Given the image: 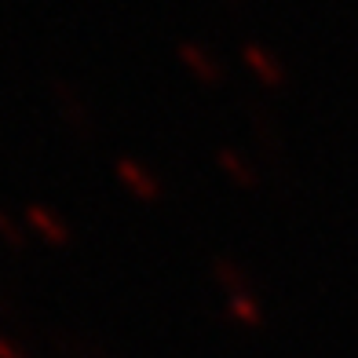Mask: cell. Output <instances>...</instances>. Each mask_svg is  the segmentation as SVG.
Instances as JSON below:
<instances>
[{
  "instance_id": "3957f363",
  "label": "cell",
  "mask_w": 358,
  "mask_h": 358,
  "mask_svg": "<svg viewBox=\"0 0 358 358\" xmlns=\"http://www.w3.org/2000/svg\"><path fill=\"white\" fill-rule=\"evenodd\" d=\"M241 59H245V66L256 73L259 85H267V88H282V85H285V66L267 52V48L245 44V48H241Z\"/></svg>"
},
{
  "instance_id": "7a4b0ae2",
  "label": "cell",
  "mask_w": 358,
  "mask_h": 358,
  "mask_svg": "<svg viewBox=\"0 0 358 358\" xmlns=\"http://www.w3.org/2000/svg\"><path fill=\"white\" fill-rule=\"evenodd\" d=\"M22 223L29 227V234H37L41 241H48V245H66L70 241V223L62 220L55 208H48V205H26V216Z\"/></svg>"
},
{
  "instance_id": "277c9868",
  "label": "cell",
  "mask_w": 358,
  "mask_h": 358,
  "mask_svg": "<svg viewBox=\"0 0 358 358\" xmlns=\"http://www.w3.org/2000/svg\"><path fill=\"white\" fill-rule=\"evenodd\" d=\"M176 55H179V62H183V66H187L194 77L201 80V85H220V77H223V73H220V66L213 62V55H208L201 44L183 41V44L176 48Z\"/></svg>"
},
{
  "instance_id": "30bf717a",
  "label": "cell",
  "mask_w": 358,
  "mask_h": 358,
  "mask_svg": "<svg viewBox=\"0 0 358 358\" xmlns=\"http://www.w3.org/2000/svg\"><path fill=\"white\" fill-rule=\"evenodd\" d=\"M227 4H241V0H227Z\"/></svg>"
},
{
  "instance_id": "9c48e42d",
  "label": "cell",
  "mask_w": 358,
  "mask_h": 358,
  "mask_svg": "<svg viewBox=\"0 0 358 358\" xmlns=\"http://www.w3.org/2000/svg\"><path fill=\"white\" fill-rule=\"evenodd\" d=\"M0 358H29V355H26V348H19V344H15V340L0 336Z\"/></svg>"
},
{
  "instance_id": "5b68a950",
  "label": "cell",
  "mask_w": 358,
  "mask_h": 358,
  "mask_svg": "<svg viewBox=\"0 0 358 358\" xmlns=\"http://www.w3.org/2000/svg\"><path fill=\"white\" fill-rule=\"evenodd\" d=\"M227 311H231V318L238 325H245V329H259L264 325V307H259V300L252 296V292H231V303H227Z\"/></svg>"
},
{
  "instance_id": "52a82bcc",
  "label": "cell",
  "mask_w": 358,
  "mask_h": 358,
  "mask_svg": "<svg viewBox=\"0 0 358 358\" xmlns=\"http://www.w3.org/2000/svg\"><path fill=\"white\" fill-rule=\"evenodd\" d=\"M0 241L8 249H26V241H29V227L15 220L8 208H0Z\"/></svg>"
},
{
  "instance_id": "ba28073f",
  "label": "cell",
  "mask_w": 358,
  "mask_h": 358,
  "mask_svg": "<svg viewBox=\"0 0 358 358\" xmlns=\"http://www.w3.org/2000/svg\"><path fill=\"white\" fill-rule=\"evenodd\" d=\"M216 278H220L227 289H231V292H245V289H249L245 274L238 271V264H234V259H220V264H216Z\"/></svg>"
},
{
  "instance_id": "6da1fadb",
  "label": "cell",
  "mask_w": 358,
  "mask_h": 358,
  "mask_svg": "<svg viewBox=\"0 0 358 358\" xmlns=\"http://www.w3.org/2000/svg\"><path fill=\"white\" fill-rule=\"evenodd\" d=\"M113 176H117V183L132 194L136 201H146V205H154V201H161V179L146 169V165H139V161H132V157H117L113 161Z\"/></svg>"
},
{
  "instance_id": "8992f818",
  "label": "cell",
  "mask_w": 358,
  "mask_h": 358,
  "mask_svg": "<svg viewBox=\"0 0 358 358\" xmlns=\"http://www.w3.org/2000/svg\"><path fill=\"white\" fill-rule=\"evenodd\" d=\"M216 161H220V169H223V176L231 179V183L245 187V190H249V187H256V172H252L241 157H238V150H227V146H223V150L216 154Z\"/></svg>"
}]
</instances>
